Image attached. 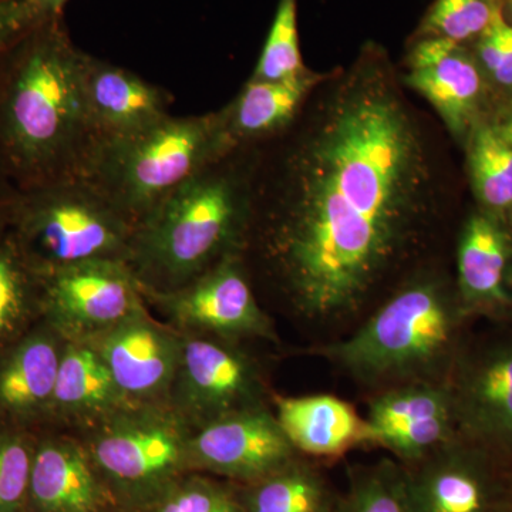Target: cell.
<instances>
[{
    "label": "cell",
    "mask_w": 512,
    "mask_h": 512,
    "mask_svg": "<svg viewBox=\"0 0 512 512\" xmlns=\"http://www.w3.org/2000/svg\"><path fill=\"white\" fill-rule=\"evenodd\" d=\"M214 512H239L237 505L232 504L228 498L222 497Z\"/></svg>",
    "instance_id": "8d00e7d4"
},
{
    "label": "cell",
    "mask_w": 512,
    "mask_h": 512,
    "mask_svg": "<svg viewBox=\"0 0 512 512\" xmlns=\"http://www.w3.org/2000/svg\"><path fill=\"white\" fill-rule=\"evenodd\" d=\"M37 279L39 275L9 234L0 242V335L18 318L29 288Z\"/></svg>",
    "instance_id": "f546056e"
},
{
    "label": "cell",
    "mask_w": 512,
    "mask_h": 512,
    "mask_svg": "<svg viewBox=\"0 0 512 512\" xmlns=\"http://www.w3.org/2000/svg\"><path fill=\"white\" fill-rule=\"evenodd\" d=\"M60 18L0 55V150L20 191L79 177L93 147L80 63Z\"/></svg>",
    "instance_id": "7a4b0ae2"
},
{
    "label": "cell",
    "mask_w": 512,
    "mask_h": 512,
    "mask_svg": "<svg viewBox=\"0 0 512 512\" xmlns=\"http://www.w3.org/2000/svg\"><path fill=\"white\" fill-rule=\"evenodd\" d=\"M124 399L99 353L86 345H70L60 357L52 404L74 416L109 410Z\"/></svg>",
    "instance_id": "7402d4cb"
},
{
    "label": "cell",
    "mask_w": 512,
    "mask_h": 512,
    "mask_svg": "<svg viewBox=\"0 0 512 512\" xmlns=\"http://www.w3.org/2000/svg\"><path fill=\"white\" fill-rule=\"evenodd\" d=\"M60 357L47 336L26 340L0 370V404L16 413L52 404Z\"/></svg>",
    "instance_id": "603a6c76"
},
{
    "label": "cell",
    "mask_w": 512,
    "mask_h": 512,
    "mask_svg": "<svg viewBox=\"0 0 512 512\" xmlns=\"http://www.w3.org/2000/svg\"><path fill=\"white\" fill-rule=\"evenodd\" d=\"M447 384L458 433L512 458V329L464 343Z\"/></svg>",
    "instance_id": "52a82bcc"
},
{
    "label": "cell",
    "mask_w": 512,
    "mask_h": 512,
    "mask_svg": "<svg viewBox=\"0 0 512 512\" xmlns=\"http://www.w3.org/2000/svg\"><path fill=\"white\" fill-rule=\"evenodd\" d=\"M19 194V185L10 173L9 165L0 150V231L9 227L13 207Z\"/></svg>",
    "instance_id": "836d02e7"
},
{
    "label": "cell",
    "mask_w": 512,
    "mask_h": 512,
    "mask_svg": "<svg viewBox=\"0 0 512 512\" xmlns=\"http://www.w3.org/2000/svg\"><path fill=\"white\" fill-rule=\"evenodd\" d=\"M33 454L22 437L0 433V512L28 511Z\"/></svg>",
    "instance_id": "f1b7e54d"
},
{
    "label": "cell",
    "mask_w": 512,
    "mask_h": 512,
    "mask_svg": "<svg viewBox=\"0 0 512 512\" xmlns=\"http://www.w3.org/2000/svg\"><path fill=\"white\" fill-rule=\"evenodd\" d=\"M222 495L204 484H194L174 494L160 512H214Z\"/></svg>",
    "instance_id": "d6a6232c"
},
{
    "label": "cell",
    "mask_w": 512,
    "mask_h": 512,
    "mask_svg": "<svg viewBox=\"0 0 512 512\" xmlns=\"http://www.w3.org/2000/svg\"><path fill=\"white\" fill-rule=\"evenodd\" d=\"M323 80L325 76L309 70L281 82L249 79L238 96L217 111L229 146L258 147L284 134Z\"/></svg>",
    "instance_id": "d6986e66"
},
{
    "label": "cell",
    "mask_w": 512,
    "mask_h": 512,
    "mask_svg": "<svg viewBox=\"0 0 512 512\" xmlns=\"http://www.w3.org/2000/svg\"><path fill=\"white\" fill-rule=\"evenodd\" d=\"M229 151L217 111L170 114L138 133L94 144L79 177L137 225L170 192Z\"/></svg>",
    "instance_id": "5b68a950"
},
{
    "label": "cell",
    "mask_w": 512,
    "mask_h": 512,
    "mask_svg": "<svg viewBox=\"0 0 512 512\" xmlns=\"http://www.w3.org/2000/svg\"><path fill=\"white\" fill-rule=\"evenodd\" d=\"M190 440L181 421L141 413L111 421L93 441L97 466L126 485H147L170 476L185 457Z\"/></svg>",
    "instance_id": "5bb4252c"
},
{
    "label": "cell",
    "mask_w": 512,
    "mask_h": 512,
    "mask_svg": "<svg viewBox=\"0 0 512 512\" xmlns=\"http://www.w3.org/2000/svg\"><path fill=\"white\" fill-rule=\"evenodd\" d=\"M259 481L251 512H333L325 481L296 460Z\"/></svg>",
    "instance_id": "d4e9b609"
},
{
    "label": "cell",
    "mask_w": 512,
    "mask_h": 512,
    "mask_svg": "<svg viewBox=\"0 0 512 512\" xmlns=\"http://www.w3.org/2000/svg\"><path fill=\"white\" fill-rule=\"evenodd\" d=\"M276 420L296 451L335 457L360 444H375L366 419L332 394L276 397Z\"/></svg>",
    "instance_id": "ffe728a7"
},
{
    "label": "cell",
    "mask_w": 512,
    "mask_h": 512,
    "mask_svg": "<svg viewBox=\"0 0 512 512\" xmlns=\"http://www.w3.org/2000/svg\"><path fill=\"white\" fill-rule=\"evenodd\" d=\"M504 0H436L421 23L420 37H441L470 46L483 35Z\"/></svg>",
    "instance_id": "4316f807"
},
{
    "label": "cell",
    "mask_w": 512,
    "mask_h": 512,
    "mask_svg": "<svg viewBox=\"0 0 512 512\" xmlns=\"http://www.w3.org/2000/svg\"><path fill=\"white\" fill-rule=\"evenodd\" d=\"M426 138L386 53L366 45L291 127L258 146L247 242L293 308L359 312L433 215Z\"/></svg>",
    "instance_id": "6da1fadb"
},
{
    "label": "cell",
    "mask_w": 512,
    "mask_h": 512,
    "mask_svg": "<svg viewBox=\"0 0 512 512\" xmlns=\"http://www.w3.org/2000/svg\"><path fill=\"white\" fill-rule=\"evenodd\" d=\"M258 147L235 148L136 225L126 262L143 295L177 291L244 249Z\"/></svg>",
    "instance_id": "3957f363"
},
{
    "label": "cell",
    "mask_w": 512,
    "mask_h": 512,
    "mask_svg": "<svg viewBox=\"0 0 512 512\" xmlns=\"http://www.w3.org/2000/svg\"><path fill=\"white\" fill-rule=\"evenodd\" d=\"M106 504L82 448L53 440L35 450L26 512H100Z\"/></svg>",
    "instance_id": "44dd1931"
},
{
    "label": "cell",
    "mask_w": 512,
    "mask_h": 512,
    "mask_svg": "<svg viewBox=\"0 0 512 512\" xmlns=\"http://www.w3.org/2000/svg\"><path fill=\"white\" fill-rule=\"evenodd\" d=\"M161 301L178 322L208 330L225 340H275L271 320L259 308L241 252L222 259L190 284L167 293H148Z\"/></svg>",
    "instance_id": "9c48e42d"
},
{
    "label": "cell",
    "mask_w": 512,
    "mask_h": 512,
    "mask_svg": "<svg viewBox=\"0 0 512 512\" xmlns=\"http://www.w3.org/2000/svg\"><path fill=\"white\" fill-rule=\"evenodd\" d=\"M456 291L468 319H505L512 313V229L483 210L461 231Z\"/></svg>",
    "instance_id": "e0dca14e"
},
{
    "label": "cell",
    "mask_w": 512,
    "mask_h": 512,
    "mask_svg": "<svg viewBox=\"0 0 512 512\" xmlns=\"http://www.w3.org/2000/svg\"><path fill=\"white\" fill-rule=\"evenodd\" d=\"M468 316L456 285L439 275L410 279L349 338L318 355L376 392L414 382H446L463 348Z\"/></svg>",
    "instance_id": "277c9868"
},
{
    "label": "cell",
    "mask_w": 512,
    "mask_h": 512,
    "mask_svg": "<svg viewBox=\"0 0 512 512\" xmlns=\"http://www.w3.org/2000/svg\"><path fill=\"white\" fill-rule=\"evenodd\" d=\"M80 79L93 146L138 133L171 114L173 96L126 67L83 52Z\"/></svg>",
    "instance_id": "9a60e30c"
},
{
    "label": "cell",
    "mask_w": 512,
    "mask_h": 512,
    "mask_svg": "<svg viewBox=\"0 0 512 512\" xmlns=\"http://www.w3.org/2000/svg\"><path fill=\"white\" fill-rule=\"evenodd\" d=\"M35 25L25 0H0V55Z\"/></svg>",
    "instance_id": "1f68e13d"
},
{
    "label": "cell",
    "mask_w": 512,
    "mask_h": 512,
    "mask_svg": "<svg viewBox=\"0 0 512 512\" xmlns=\"http://www.w3.org/2000/svg\"><path fill=\"white\" fill-rule=\"evenodd\" d=\"M366 420L375 446L387 448L410 466L458 436L447 380L380 390L370 399Z\"/></svg>",
    "instance_id": "30bf717a"
},
{
    "label": "cell",
    "mask_w": 512,
    "mask_h": 512,
    "mask_svg": "<svg viewBox=\"0 0 512 512\" xmlns=\"http://www.w3.org/2000/svg\"><path fill=\"white\" fill-rule=\"evenodd\" d=\"M470 49L487 83L512 94V25L504 18L503 10Z\"/></svg>",
    "instance_id": "4dcf8cb0"
},
{
    "label": "cell",
    "mask_w": 512,
    "mask_h": 512,
    "mask_svg": "<svg viewBox=\"0 0 512 512\" xmlns=\"http://www.w3.org/2000/svg\"><path fill=\"white\" fill-rule=\"evenodd\" d=\"M185 403L205 421L262 407L264 384L256 365L228 340L190 339L181 348Z\"/></svg>",
    "instance_id": "2e32d148"
},
{
    "label": "cell",
    "mask_w": 512,
    "mask_h": 512,
    "mask_svg": "<svg viewBox=\"0 0 512 512\" xmlns=\"http://www.w3.org/2000/svg\"><path fill=\"white\" fill-rule=\"evenodd\" d=\"M503 15L512 25V0H504Z\"/></svg>",
    "instance_id": "74e56055"
},
{
    "label": "cell",
    "mask_w": 512,
    "mask_h": 512,
    "mask_svg": "<svg viewBox=\"0 0 512 512\" xmlns=\"http://www.w3.org/2000/svg\"><path fill=\"white\" fill-rule=\"evenodd\" d=\"M134 229L83 177L20 191L9 224L37 275L84 262H126Z\"/></svg>",
    "instance_id": "8992f818"
},
{
    "label": "cell",
    "mask_w": 512,
    "mask_h": 512,
    "mask_svg": "<svg viewBox=\"0 0 512 512\" xmlns=\"http://www.w3.org/2000/svg\"><path fill=\"white\" fill-rule=\"evenodd\" d=\"M306 72L299 46L298 0H279L251 79L281 82Z\"/></svg>",
    "instance_id": "484cf974"
},
{
    "label": "cell",
    "mask_w": 512,
    "mask_h": 512,
    "mask_svg": "<svg viewBox=\"0 0 512 512\" xmlns=\"http://www.w3.org/2000/svg\"><path fill=\"white\" fill-rule=\"evenodd\" d=\"M94 350L109 367L124 397L156 396L177 375L181 345L140 312L93 336Z\"/></svg>",
    "instance_id": "ac0fdd59"
},
{
    "label": "cell",
    "mask_w": 512,
    "mask_h": 512,
    "mask_svg": "<svg viewBox=\"0 0 512 512\" xmlns=\"http://www.w3.org/2000/svg\"><path fill=\"white\" fill-rule=\"evenodd\" d=\"M67 2L69 0H25L26 8L36 25L45 20L60 18Z\"/></svg>",
    "instance_id": "e575fe53"
},
{
    "label": "cell",
    "mask_w": 512,
    "mask_h": 512,
    "mask_svg": "<svg viewBox=\"0 0 512 512\" xmlns=\"http://www.w3.org/2000/svg\"><path fill=\"white\" fill-rule=\"evenodd\" d=\"M404 83L429 101L458 140H467L483 121L488 83L470 46L420 37L407 57Z\"/></svg>",
    "instance_id": "7c38bea8"
},
{
    "label": "cell",
    "mask_w": 512,
    "mask_h": 512,
    "mask_svg": "<svg viewBox=\"0 0 512 512\" xmlns=\"http://www.w3.org/2000/svg\"><path fill=\"white\" fill-rule=\"evenodd\" d=\"M348 497L333 512H413L406 474L383 461L353 478Z\"/></svg>",
    "instance_id": "83f0119b"
},
{
    "label": "cell",
    "mask_w": 512,
    "mask_h": 512,
    "mask_svg": "<svg viewBox=\"0 0 512 512\" xmlns=\"http://www.w3.org/2000/svg\"><path fill=\"white\" fill-rule=\"evenodd\" d=\"M505 457L458 433L406 474L413 512H493L497 503L494 466Z\"/></svg>",
    "instance_id": "8fae6325"
},
{
    "label": "cell",
    "mask_w": 512,
    "mask_h": 512,
    "mask_svg": "<svg viewBox=\"0 0 512 512\" xmlns=\"http://www.w3.org/2000/svg\"><path fill=\"white\" fill-rule=\"evenodd\" d=\"M274 414L264 407L244 410L205 424L190 440V456L215 473L262 480L295 460Z\"/></svg>",
    "instance_id": "4fadbf2b"
},
{
    "label": "cell",
    "mask_w": 512,
    "mask_h": 512,
    "mask_svg": "<svg viewBox=\"0 0 512 512\" xmlns=\"http://www.w3.org/2000/svg\"><path fill=\"white\" fill-rule=\"evenodd\" d=\"M493 126L500 133V136L512 147V110L503 114L497 121H494Z\"/></svg>",
    "instance_id": "d590c367"
},
{
    "label": "cell",
    "mask_w": 512,
    "mask_h": 512,
    "mask_svg": "<svg viewBox=\"0 0 512 512\" xmlns=\"http://www.w3.org/2000/svg\"><path fill=\"white\" fill-rule=\"evenodd\" d=\"M468 173L481 210L512 229V147L493 123L480 121L467 138Z\"/></svg>",
    "instance_id": "cb8c5ba5"
},
{
    "label": "cell",
    "mask_w": 512,
    "mask_h": 512,
    "mask_svg": "<svg viewBox=\"0 0 512 512\" xmlns=\"http://www.w3.org/2000/svg\"><path fill=\"white\" fill-rule=\"evenodd\" d=\"M46 306L76 335H99L143 312L141 293L121 261H92L39 275Z\"/></svg>",
    "instance_id": "ba28073f"
}]
</instances>
